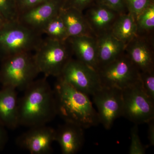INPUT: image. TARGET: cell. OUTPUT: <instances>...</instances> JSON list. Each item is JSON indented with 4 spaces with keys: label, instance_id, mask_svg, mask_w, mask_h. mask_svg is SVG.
Returning a JSON list of instances; mask_svg holds the SVG:
<instances>
[{
    "label": "cell",
    "instance_id": "obj_1",
    "mask_svg": "<svg viewBox=\"0 0 154 154\" xmlns=\"http://www.w3.org/2000/svg\"><path fill=\"white\" fill-rule=\"evenodd\" d=\"M18 100L19 125L30 128L44 125L57 114L54 92L46 77L35 80Z\"/></svg>",
    "mask_w": 154,
    "mask_h": 154
},
{
    "label": "cell",
    "instance_id": "obj_2",
    "mask_svg": "<svg viewBox=\"0 0 154 154\" xmlns=\"http://www.w3.org/2000/svg\"><path fill=\"white\" fill-rule=\"evenodd\" d=\"M53 91L57 114L65 122L84 128L100 123L97 111L88 95L75 89L57 77Z\"/></svg>",
    "mask_w": 154,
    "mask_h": 154
},
{
    "label": "cell",
    "instance_id": "obj_3",
    "mask_svg": "<svg viewBox=\"0 0 154 154\" xmlns=\"http://www.w3.org/2000/svg\"><path fill=\"white\" fill-rule=\"evenodd\" d=\"M0 69V83L24 91L39 73L31 52L18 54L4 58Z\"/></svg>",
    "mask_w": 154,
    "mask_h": 154
},
{
    "label": "cell",
    "instance_id": "obj_4",
    "mask_svg": "<svg viewBox=\"0 0 154 154\" xmlns=\"http://www.w3.org/2000/svg\"><path fill=\"white\" fill-rule=\"evenodd\" d=\"M43 38L42 34L17 21L8 22L0 29V57L35 51Z\"/></svg>",
    "mask_w": 154,
    "mask_h": 154
},
{
    "label": "cell",
    "instance_id": "obj_5",
    "mask_svg": "<svg viewBox=\"0 0 154 154\" xmlns=\"http://www.w3.org/2000/svg\"><path fill=\"white\" fill-rule=\"evenodd\" d=\"M33 54L39 72L45 77L60 76L73 54L67 41L61 42L43 38Z\"/></svg>",
    "mask_w": 154,
    "mask_h": 154
},
{
    "label": "cell",
    "instance_id": "obj_6",
    "mask_svg": "<svg viewBox=\"0 0 154 154\" xmlns=\"http://www.w3.org/2000/svg\"><path fill=\"white\" fill-rule=\"evenodd\" d=\"M102 87L122 90L140 81V72L125 52L97 70Z\"/></svg>",
    "mask_w": 154,
    "mask_h": 154
},
{
    "label": "cell",
    "instance_id": "obj_7",
    "mask_svg": "<svg viewBox=\"0 0 154 154\" xmlns=\"http://www.w3.org/2000/svg\"><path fill=\"white\" fill-rule=\"evenodd\" d=\"M122 116L137 125L154 118V102L144 92L140 80L122 90Z\"/></svg>",
    "mask_w": 154,
    "mask_h": 154
},
{
    "label": "cell",
    "instance_id": "obj_8",
    "mask_svg": "<svg viewBox=\"0 0 154 154\" xmlns=\"http://www.w3.org/2000/svg\"><path fill=\"white\" fill-rule=\"evenodd\" d=\"M58 77L88 95L93 96L102 87L97 71L77 59H71Z\"/></svg>",
    "mask_w": 154,
    "mask_h": 154
},
{
    "label": "cell",
    "instance_id": "obj_9",
    "mask_svg": "<svg viewBox=\"0 0 154 154\" xmlns=\"http://www.w3.org/2000/svg\"><path fill=\"white\" fill-rule=\"evenodd\" d=\"M92 96L98 109L100 123L105 129H110L115 120L122 116V90L102 87Z\"/></svg>",
    "mask_w": 154,
    "mask_h": 154
},
{
    "label": "cell",
    "instance_id": "obj_10",
    "mask_svg": "<svg viewBox=\"0 0 154 154\" xmlns=\"http://www.w3.org/2000/svg\"><path fill=\"white\" fill-rule=\"evenodd\" d=\"M29 128L17 138V145L31 154L52 153V144L55 141V130L46 125Z\"/></svg>",
    "mask_w": 154,
    "mask_h": 154
},
{
    "label": "cell",
    "instance_id": "obj_11",
    "mask_svg": "<svg viewBox=\"0 0 154 154\" xmlns=\"http://www.w3.org/2000/svg\"><path fill=\"white\" fill-rule=\"evenodd\" d=\"M64 0H52L28 9L19 14L18 21L22 25L42 34L50 20L59 14Z\"/></svg>",
    "mask_w": 154,
    "mask_h": 154
},
{
    "label": "cell",
    "instance_id": "obj_12",
    "mask_svg": "<svg viewBox=\"0 0 154 154\" xmlns=\"http://www.w3.org/2000/svg\"><path fill=\"white\" fill-rule=\"evenodd\" d=\"M125 52L140 72L154 71V44L152 35L137 34L126 45Z\"/></svg>",
    "mask_w": 154,
    "mask_h": 154
},
{
    "label": "cell",
    "instance_id": "obj_13",
    "mask_svg": "<svg viewBox=\"0 0 154 154\" xmlns=\"http://www.w3.org/2000/svg\"><path fill=\"white\" fill-rule=\"evenodd\" d=\"M120 15L112 9L95 3L86 9L84 16L89 28L96 37L110 31Z\"/></svg>",
    "mask_w": 154,
    "mask_h": 154
},
{
    "label": "cell",
    "instance_id": "obj_14",
    "mask_svg": "<svg viewBox=\"0 0 154 154\" xmlns=\"http://www.w3.org/2000/svg\"><path fill=\"white\" fill-rule=\"evenodd\" d=\"M83 130L79 125L68 122L55 130V141L60 146L62 154H74L80 150L84 142Z\"/></svg>",
    "mask_w": 154,
    "mask_h": 154
},
{
    "label": "cell",
    "instance_id": "obj_15",
    "mask_svg": "<svg viewBox=\"0 0 154 154\" xmlns=\"http://www.w3.org/2000/svg\"><path fill=\"white\" fill-rule=\"evenodd\" d=\"M16 91L17 89L11 87H3L0 90V124L10 129L19 126Z\"/></svg>",
    "mask_w": 154,
    "mask_h": 154
},
{
    "label": "cell",
    "instance_id": "obj_16",
    "mask_svg": "<svg viewBox=\"0 0 154 154\" xmlns=\"http://www.w3.org/2000/svg\"><path fill=\"white\" fill-rule=\"evenodd\" d=\"M72 54L78 60L96 71L98 69L96 37L88 36L69 37L67 40Z\"/></svg>",
    "mask_w": 154,
    "mask_h": 154
},
{
    "label": "cell",
    "instance_id": "obj_17",
    "mask_svg": "<svg viewBox=\"0 0 154 154\" xmlns=\"http://www.w3.org/2000/svg\"><path fill=\"white\" fill-rule=\"evenodd\" d=\"M96 38L98 69L113 61L125 52V45L116 38L110 31Z\"/></svg>",
    "mask_w": 154,
    "mask_h": 154
},
{
    "label": "cell",
    "instance_id": "obj_18",
    "mask_svg": "<svg viewBox=\"0 0 154 154\" xmlns=\"http://www.w3.org/2000/svg\"><path fill=\"white\" fill-rule=\"evenodd\" d=\"M59 14L65 25L69 38L82 36L96 37L89 28L83 12L73 8H61Z\"/></svg>",
    "mask_w": 154,
    "mask_h": 154
},
{
    "label": "cell",
    "instance_id": "obj_19",
    "mask_svg": "<svg viewBox=\"0 0 154 154\" xmlns=\"http://www.w3.org/2000/svg\"><path fill=\"white\" fill-rule=\"evenodd\" d=\"M110 32L126 46L137 35L135 19L129 13L121 14L113 24Z\"/></svg>",
    "mask_w": 154,
    "mask_h": 154
},
{
    "label": "cell",
    "instance_id": "obj_20",
    "mask_svg": "<svg viewBox=\"0 0 154 154\" xmlns=\"http://www.w3.org/2000/svg\"><path fill=\"white\" fill-rule=\"evenodd\" d=\"M42 34L48 38L61 42H66L69 38L65 25L59 14L54 17L43 29Z\"/></svg>",
    "mask_w": 154,
    "mask_h": 154
},
{
    "label": "cell",
    "instance_id": "obj_21",
    "mask_svg": "<svg viewBox=\"0 0 154 154\" xmlns=\"http://www.w3.org/2000/svg\"><path fill=\"white\" fill-rule=\"evenodd\" d=\"M137 34L152 35L154 29V3L152 2L136 19Z\"/></svg>",
    "mask_w": 154,
    "mask_h": 154
},
{
    "label": "cell",
    "instance_id": "obj_22",
    "mask_svg": "<svg viewBox=\"0 0 154 154\" xmlns=\"http://www.w3.org/2000/svg\"><path fill=\"white\" fill-rule=\"evenodd\" d=\"M0 14L8 22L18 20L19 12L16 0H0Z\"/></svg>",
    "mask_w": 154,
    "mask_h": 154
},
{
    "label": "cell",
    "instance_id": "obj_23",
    "mask_svg": "<svg viewBox=\"0 0 154 154\" xmlns=\"http://www.w3.org/2000/svg\"><path fill=\"white\" fill-rule=\"evenodd\" d=\"M140 80L144 92L154 102V71L140 72Z\"/></svg>",
    "mask_w": 154,
    "mask_h": 154
},
{
    "label": "cell",
    "instance_id": "obj_24",
    "mask_svg": "<svg viewBox=\"0 0 154 154\" xmlns=\"http://www.w3.org/2000/svg\"><path fill=\"white\" fill-rule=\"evenodd\" d=\"M128 13L131 14L135 19L140 15L150 4L152 0H124Z\"/></svg>",
    "mask_w": 154,
    "mask_h": 154
},
{
    "label": "cell",
    "instance_id": "obj_25",
    "mask_svg": "<svg viewBox=\"0 0 154 154\" xmlns=\"http://www.w3.org/2000/svg\"><path fill=\"white\" fill-rule=\"evenodd\" d=\"M146 148L142 143L139 135L137 125L135 124L131 131V144L130 146V154H144Z\"/></svg>",
    "mask_w": 154,
    "mask_h": 154
},
{
    "label": "cell",
    "instance_id": "obj_26",
    "mask_svg": "<svg viewBox=\"0 0 154 154\" xmlns=\"http://www.w3.org/2000/svg\"><path fill=\"white\" fill-rule=\"evenodd\" d=\"M96 4L105 6L119 14L128 13L124 0H95Z\"/></svg>",
    "mask_w": 154,
    "mask_h": 154
},
{
    "label": "cell",
    "instance_id": "obj_27",
    "mask_svg": "<svg viewBox=\"0 0 154 154\" xmlns=\"http://www.w3.org/2000/svg\"><path fill=\"white\" fill-rule=\"evenodd\" d=\"M95 0H64L63 8H73L83 12L93 4Z\"/></svg>",
    "mask_w": 154,
    "mask_h": 154
},
{
    "label": "cell",
    "instance_id": "obj_28",
    "mask_svg": "<svg viewBox=\"0 0 154 154\" xmlns=\"http://www.w3.org/2000/svg\"><path fill=\"white\" fill-rule=\"evenodd\" d=\"M19 14L38 5L52 0H16Z\"/></svg>",
    "mask_w": 154,
    "mask_h": 154
},
{
    "label": "cell",
    "instance_id": "obj_29",
    "mask_svg": "<svg viewBox=\"0 0 154 154\" xmlns=\"http://www.w3.org/2000/svg\"><path fill=\"white\" fill-rule=\"evenodd\" d=\"M148 125V139L149 141L148 146H154V118L151 119L147 122Z\"/></svg>",
    "mask_w": 154,
    "mask_h": 154
},
{
    "label": "cell",
    "instance_id": "obj_30",
    "mask_svg": "<svg viewBox=\"0 0 154 154\" xmlns=\"http://www.w3.org/2000/svg\"><path fill=\"white\" fill-rule=\"evenodd\" d=\"M8 140V134L5 127L0 124V151L5 147Z\"/></svg>",
    "mask_w": 154,
    "mask_h": 154
},
{
    "label": "cell",
    "instance_id": "obj_31",
    "mask_svg": "<svg viewBox=\"0 0 154 154\" xmlns=\"http://www.w3.org/2000/svg\"><path fill=\"white\" fill-rule=\"evenodd\" d=\"M8 22L6 19L0 14V29H2Z\"/></svg>",
    "mask_w": 154,
    "mask_h": 154
}]
</instances>
